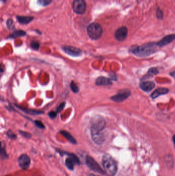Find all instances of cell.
<instances>
[{
  "label": "cell",
  "mask_w": 175,
  "mask_h": 176,
  "mask_svg": "<svg viewBox=\"0 0 175 176\" xmlns=\"http://www.w3.org/2000/svg\"><path fill=\"white\" fill-rule=\"evenodd\" d=\"M56 115H57V114H56V112H55L54 111H51L50 112H49V117H50L51 119H54V118H56Z\"/></svg>",
  "instance_id": "obj_30"
},
{
  "label": "cell",
  "mask_w": 175,
  "mask_h": 176,
  "mask_svg": "<svg viewBox=\"0 0 175 176\" xmlns=\"http://www.w3.org/2000/svg\"><path fill=\"white\" fill-rule=\"evenodd\" d=\"M7 24L8 28H9V29L11 28L13 25V21L11 20H8L7 22Z\"/></svg>",
  "instance_id": "obj_31"
},
{
  "label": "cell",
  "mask_w": 175,
  "mask_h": 176,
  "mask_svg": "<svg viewBox=\"0 0 175 176\" xmlns=\"http://www.w3.org/2000/svg\"><path fill=\"white\" fill-rule=\"evenodd\" d=\"M157 17L158 18L160 19L163 18V12H162V11L159 9H158L157 11Z\"/></svg>",
  "instance_id": "obj_28"
},
{
  "label": "cell",
  "mask_w": 175,
  "mask_h": 176,
  "mask_svg": "<svg viewBox=\"0 0 175 176\" xmlns=\"http://www.w3.org/2000/svg\"><path fill=\"white\" fill-rule=\"evenodd\" d=\"M175 39V34H169V35H167L166 36L164 37L157 44L158 46H159V47H164L166 45H169L171 42H173Z\"/></svg>",
  "instance_id": "obj_11"
},
{
  "label": "cell",
  "mask_w": 175,
  "mask_h": 176,
  "mask_svg": "<svg viewBox=\"0 0 175 176\" xmlns=\"http://www.w3.org/2000/svg\"><path fill=\"white\" fill-rule=\"evenodd\" d=\"M158 73V71L156 68H152L149 69V71H148L147 75L151 76H153V75H156Z\"/></svg>",
  "instance_id": "obj_22"
},
{
  "label": "cell",
  "mask_w": 175,
  "mask_h": 176,
  "mask_svg": "<svg viewBox=\"0 0 175 176\" xmlns=\"http://www.w3.org/2000/svg\"><path fill=\"white\" fill-rule=\"evenodd\" d=\"M128 29L126 27H122L118 29L115 34V38L119 41H123L126 38Z\"/></svg>",
  "instance_id": "obj_9"
},
{
  "label": "cell",
  "mask_w": 175,
  "mask_h": 176,
  "mask_svg": "<svg viewBox=\"0 0 175 176\" xmlns=\"http://www.w3.org/2000/svg\"><path fill=\"white\" fill-rule=\"evenodd\" d=\"M87 34L92 40H98L102 35V27L97 23H91L87 28Z\"/></svg>",
  "instance_id": "obj_4"
},
{
  "label": "cell",
  "mask_w": 175,
  "mask_h": 176,
  "mask_svg": "<svg viewBox=\"0 0 175 176\" xmlns=\"http://www.w3.org/2000/svg\"><path fill=\"white\" fill-rule=\"evenodd\" d=\"M18 107L20 109L22 110L23 111L25 112L26 114H31V115H38V114H43V112L39 111V110H36L27 109L25 108H22L20 107Z\"/></svg>",
  "instance_id": "obj_19"
},
{
  "label": "cell",
  "mask_w": 175,
  "mask_h": 176,
  "mask_svg": "<svg viewBox=\"0 0 175 176\" xmlns=\"http://www.w3.org/2000/svg\"><path fill=\"white\" fill-rule=\"evenodd\" d=\"M73 10L77 14H82L86 9V4L84 0H74L73 4Z\"/></svg>",
  "instance_id": "obj_5"
},
{
  "label": "cell",
  "mask_w": 175,
  "mask_h": 176,
  "mask_svg": "<svg viewBox=\"0 0 175 176\" xmlns=\"http://www.w3.org/2000/svg\"><path fill=\"white\" fill-rule=\"evenodd\" d=\"M91 134V137L94 142L98 145L102 144L105 140L104 136L102 132Z\"/></svg>",
  "instance_id": "obj_13"
},
{
  "label": "cell",
  "mask_w": 175,
  "mask_h": 176,
  "mask_svg": "<svg viewBox=\"0 0 175 176\" xmlns=\"http://www.w3.org/2000/svg\"><path fill=\"white\" fill-rule=\"evenodd\" d=\"M111 79L103 76L98 77L96 80V85H111Z\"/></svg>",
  "instance_id": "obj_16"
},
{
  "label": "cell",
  "mask_w": 175,
  "mask_h": 176,
  "mask_svg": "<svg viewBox=\"0 0 175 176\" xmlns=\"http://www.w3.org/2000/svg\"><path fill=\"white\" fill-rule=\"evenodd\" d=\"M65 102H63L62 103H60L59 105L58 106V107H57V109H56V111H57V112H60L62 110H63V109H64V108L65 107Z\"/></svg>",
  "instance_id": "obj_26"
},
{
  "label": "cell",
  "mask_w": 175,
  "mask_h": 176,
  "mask_svg": "<svg viewBox=\"0 0 175 176\" xmlns=\"http://www.w3.org/2000/svg\"><path fill=\"white\" fill-rule=\"evenodd\" d=\"M91 134L100 133L106 126L104 119L100 116H96L91 119Z\"/></svg>",
  "instance_id": "obj_3"
},
{
  "label": "cell",
  "mask_w": 175,
  "mask_h": 176,
  "mask_svg": "<svg viewBox=\"0 0 175 176\" xmlns=\"http://www.w3.org/2000/svg\"><path fill=\"white\" fill-rule=\"evenodd\" d=\"M157 44L149 43L142 45L139 47H134L131 49V52L139 57H146L153 54L157 50Z\"/></svg>",
  "instance_id": "obj_1"
},
{
  "label": "cell",
  "mask_w": 175,
  "mask_h": 176,
  "mask_svg": "<svg viewBox=\"0 0 175 176\" xmlns=\"http://www.w3.org/2000/svg\"><path fill=\"white\" fill-rule=\"evenodd\" d=\"M19 132H20V134H22V136L25 138L29 139L31 137V134L29 133L23 131H19Z\"/></svg>",
  "instance_id": "obj_27"
},
{
  "label": "cell",
  "mask_w": 175,
  "mask_h": 176,
  "mask_svg": "<svg viewBox=\"0 0 175 176\" xmlns=\"http://www.w3.org/2000/svg\"><path fill=\"white\" fill-rule=\"evenodd\" d=\"M26 34L25 32L22 30H18L14 32V33L12 34V36L15 37H18L24 36Z\"/></svg>",
  "instance_id": "obj_21"
},
{
  "label": "cell",
  "mask_w": 175,
  "mask_h": 176,
  "mask_svg": "<svg viewBox=\"0 0 175 176\" xmlns=\"http://www.w3.org/2000/svg\"><path fill=\"white\" fill-rule=\"evenodd\" d=\"M30 47H31L32 49H34V50H38V49H39V47H40V45H39V43L38 42L33 41V42L31 43Z\"/></svg>",
  "instance_id": "obj_24"
},
{
  "label": "cell",
  "mask_w": 175,
  "mask_h": 176,
  "mask_svg": "<svg viewBox=\"0 0 175 176\" xmlns=\"http://www.w3.org/2000/svg\"><path fill=\"white\" fill-rule=\"evenodd\" d=\"M63 50L67 54L73 56V57H78L80 56L82 54V51L80 49L76 47L71 46H64L63 47Z\"/></svg>",
  "instance_id": "obj_8"
},
{
  "label": "cell",
  "mask_w": 175,
  "mask_h": 176,
  "mask_svg": "<svg viewBox=\"0 0 175 176\" xmlns=\"http://www.w3.org/2000/svg\"><path fill=\"white\" fill-rule=\"evenodd\" d=\"M86 162L87 166H89L91 170L99 172L102 174H104L103 170L101 169L100 166H99V164L97 163V162L93 158L87 156L86 158Z\"/></svg>",
  "instance_id": "obj_6"
},
{
  "label": "cell",
  "mask_w": 175,
  "mask_h": 176,
  "mask_svg": "<svg viewBox=\"0 0 175 176\" xmlns=\"http://www.w3.org/2000/svg\"><path fill=\"white\" fill-rule=\"evenodd\" d=\"M79 160L75 156H73L71 158H67L65 161V164L67 167L69 168L70 170H73L74 167V164L76 163H78Z\"/></svg>",
  "instance_id": "obj_15"
},
{
  "label": "cell",
  "mask_w": 175,
  "mask_h": 176,
  "mask_svg": "<svg viewBox=\"0 0 175 176\" xmlns=\"http://www.w3.org/2000/svg\"><path fill=\"white\" fill-rule=\"evenodd\" d=\"M18 163L20 167L23 170H26L30 165V158L26 154H22L19 158Z\"/></svg>",
  "instance_id": "obj_10"
},
{
  "label": "cell",
  "mask_w": 175,
  "mask_h": 176,
  "mask_svg": "<svg viewBox=\"0 0 175 176\" xmlns=\"http://www.w3.org/2000/svg\"><path fill=\"white\" fill-rule=\"evenodd\" d=\"M131 95V92L129 90H124L119 92L117 94L114 95L111 97V99L113 101L117 103H120L125 101Z\"/></svg>",
  "instance_id": "obj_7"
},
{
  "label": "cell",
  "mask_w": 175,
  "mask_h": 176,
  "mask_svg": "<svg viewBox=\"0 0 175 176\" xmlns=\"http://www.w3.org/2000/svg\"><path fill=\"white\" fill-rule=\"evenodd\" d=\"M70 87H71V90H72L74 93H78L79 91V89L78 85H76V83H75L74 81H71V85H70Z\"/></svg>",
  "instance_id": "obj_20"
},
{
  "label": "cell",
  "mask_w": 175,
  "mask_h": 176,
  "mask_svg": "<svg viewBox=\"0 0 175 176\" xmlns=\"http://www.w3.org/2000/svg\"><path fill=\"white\" fill-rule=\"evenodd\" d=\"M173 141H174V144H175V136H174Z\"/></svg>",
  "instance_id": "obj_33"
},
{
  "label": "cell",
  "mask_w": 175,
  "mask_h": 176,
  "mask_svg": "<svg viewBox=\"0 0 175 176\" xmlns=\"http://www.w3.org/2000/svg\"><path fill=\"white\" fill-rule=\"evenodd\" d=\"M35 125H36V127L40 128V129H44L45 128V126L44 124L42 123V121H34Z\"/></svg>",
  "instance_id": "obj_25"
},
{
  "label": "cell",
  "mask_w": 175,
  "mask_h": 176,
  "mask_svg": "<svg viewBox=\"0 0 175 176\" xmlns=\"http://www.w3.org/2000/svg\"><path fill=\"white\" fill-rule=\"evenodd\" d=\"M140 87L143 91L149 92L155 87V84L152 81H143L140 84Z\"/></svg>",
  "instance_id": "obj_12"
},
{
  "label": "cell",
  "mask_w": 175,
  "mask_h": 176,
  "mask_svg": "<svg viewBox=\"0 0 175 176\" xmlns=\"http://www.w3.org/2000/svg\"><path fill=\"white\" fill-rule=\"evenodd\" d=\"M7 136H8V137H9V138L12 139H16V136L13 132L11 131H9L7 132Z\"/></svg>",
  "instance_id": "obj_29"
},
{
  "label": "cell",
  "mask_w": 175,
  "mask_h": 176,
  "mask_svg": "<svg viewBox=\"0 0 175 176\" xmlns=\"http://www.w3.org/2000/svg\"><path fill=\"white\" fill-rule=\"evenodd\" d=\"M90 176H94V175L91 174V175H90Z\"/></svg>",
  "instance_id": "obj_34"
},
{
  "label": "cell",
  "mask_w": 175,
  "mask_h": 176,
  "mask_svg": "<svg viewBox=\"0 0 175 176\" xmlns=\"http://www.w3.org/2000/svg\"><path fill=\"white\" fill-rule=\"evenodd\" d=\"M102 164L105 172L109 176H114L117 172L116 162L111 156L106 154L102 158Z\"/></svg>",
  "instance_id": "obj_2"
},
{
  "label": "cell",
  "mask_w": 175,
  "mask_h": 176,
  "mask_svg": "<svg viewBox=\"0 0 175 176\" xmlns=\"http://www.w3.org/2000/svg\"><path fill=\"white\" fill-rule=\"evenodd\" d=\"M19 22L20 23L23 24H27L30 23L34 19V18L32 17H16Z\"/></svg>",
  "instance_id": "obj_17"
},
{
  "label": "cell",
  "mask_w": 175,
  "mask_h": 176,
  "mask_svg": "<svg viewBox=\"0 0 175 176\" xmlns=\"http://www.w3.org/2000/svg\"><path fill=\"white\" fill-rule=\"evenodd\" d=\"M60 132L61 134H62L63 136H64L69 141H70L73 144H76V142L75 139V138H74L73 136H71V134L69 133L68 132L62 130V131H61Z\"/></svg>",
  "instance_id": "obj_18"
},
{
  "label": "cell",
  "mask_w": 175,
  "mask_h": 176,
  "mask_svg": "<svg viewBox=\"0 0 175 176\" xmlns=\"http://www.w3.org/2000/svg\"><path fill=\"white\" fill-rule=\"evenodd\" d=\"M169 90L167 88H159L153 92V93L151 95V97L153 99H155L157 97H159V96H160V95H164L166 93H169Z\"/></svg>",
  "instance_id": "obj_14"
},
{
  "label": "cell",
  "mask_w": 175,
  "mask_h": 176,
  "mask_svg": "<svg viewBox=\"0 0 175 176\" xmlns=\"http://www.w3.org/2000/svg\"><path fill=\"white\" fill-rule=\"evenodd\" d=\"M170 75H171V76L173 77L175 79V71H174L173 72H171Z\"/></svg>",
  "instance_id": "obj_32"
},
{
  "label": "cell",
  "mask_w": 175,
  "mask_h": 176,
  "mask_svg": "<svg viewBox=\"0 0 175 176\" xmlns=\"http://www.w3.org/2000/svg\"><path fill=\"white\" fill-rule=\"evenodd\" d=\"M52 1V0H38V3L42 6H47L51 3Z\"/></svg>",
  "instance_id": "obj_23"
}]
</instances>
